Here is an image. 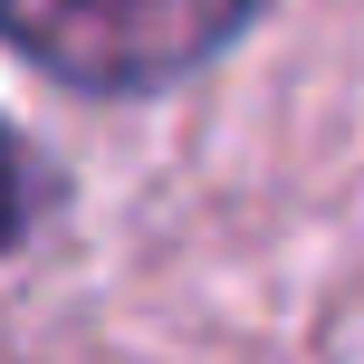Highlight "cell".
<instances>
[{
  "label": "cell",
  "instance_id": "obj_1",
  "mask_svg": "<svg viewBox=\"0 0 364 364\" xmlns=\"http://www.w3.org/2000/svg\"><path fill=\"white\" fill-rule=\"evenodd\" d=\"M259 0H0V38L96 96H144L192 77L250 29Z\"/></svg>",
  "mask_w": 364,
  "mask_h": 364
},
{
  "label": "cell",
  "instance_id": "obj_2",
  "mask_svg": "<svg viewBox=\"0 0 364 364\" xmlns=\"http://www.w3.org/2000/svg\"><path fill=\"white\" fill-rule=\"evenodd\" d=\"M29 220H38V164H29V144L0 125V250H19Z\"/></svg>",
  "mask_w": 364,
  "mask_h": 364
}]
</instances>
